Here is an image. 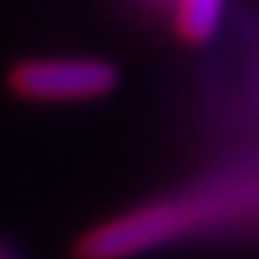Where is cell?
Instances as JSON below:
<instances>
[{"label": "cell", "mask_w": 259, "mask_h": 259, "mask_svg": "<svg viewBox=\"0 0 259 259\" xmlns=\"http://www.w3.org/2000/svg\"><path fill=\"white\" fill-rule=\"evenodd\" d=\"M259 214V182H210L117 214L78 243L81 259H126Z\"/></svg>", "instance_id": "obj_1"}, {"label": "cell", "mask_w": 259, "mask_h": 259, "mask_svg": "<svg viewBox=\"0 0 259 259\" xmlns=\"http://www.w3.org/2000/svg\"><path fill=\"white\" fill-rule=\"evenodd\" d=\"M7 81L20 101L62 104L110 94L120 71L104 59H26L13 65Z\"/></svg>", "instance_id": "obj_2"}, {"label": "cell", "mask_w": 259, "mask_h": 259, "mask_svg": "<svg viewBox=\"0 0 259 259\" xmlns=\"http://www.w3.org/2000/svg\"><path fill=\"white\" fill-rule=\"evenodd\" d=\"M227 0H172L175 36L188 46H204L217 36Z\"/></svg>", "instance_id": "obj_3"}, {"label": "cell", "mask_w": 259, "mask_h": 259, "mask_svg": "<svg viewBox=\"0 0 259 259\" xmlns=\"http://www.w3.org/2000/svg\"><path fill=\"white\" fill-rule=\"evenodd\" d=\"M0 259H20V256H16L10 246H4V243H0Z\"/></svg>", "instance_id": "obj_4"}]
</instances>
